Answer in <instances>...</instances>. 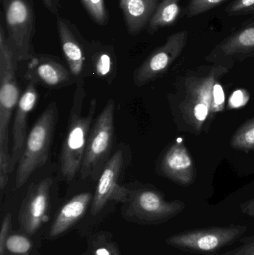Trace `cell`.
<instances>
[{
	"instance_id": "5bb4252c",
	"label": "cell",
	"mask_w": 254,
	"mask_h": 255,
	"mask_svg": "<svg viewBox=\"0 0 254 255\" xmlns=\"http://www.w3.org/2000/svg\"><path fill=\"white\" fill-rule=\"evenodd\" d=\"M72 74L58 58L49 55L35 54L28 61L25 79L35 85L51 88L67 86L72 80Z\"/></svg>"
},
{
	"instance_id": "6da1fadb",
	"label": "cell",
	"mask_w": 254,
	"mask_h": 255,
	"mask_svg": "<svg viewBox=\"0 0 254 255\" xmlns=\"http://www.w3.org/2000/svg\"><path fill=\"white\" fill-rule=\"evenodd\" d=\"M232 64L201 66L186 73L179 86L176 115L183 130L201 134L225 108L221 80Z\"/></svg>"
},
{
	"instance_id": "4dcf8cb0",
	"label": "cell",
	"mask_w": 254,
	"mask_h": 255,
	"mask_svg": "<svg viewBox=\"0 0 254 255\" xmlns=\"http://www.w3.org/2000/svg\"><path fill=\"white\" fill-rule=\"evenodd\" d=\"M240 210L243 214L254 218V198L242 204Z\"/></svg>"
},
{
	"instance_id": "2e32d148",
	"label": "cell",
	"mask_w": 254,
	"mask_h": 255,
	"mask_svg": "<svg viewBox=\"0 0 254 255\" xmlns=\"http://www.w3.org/2000/svg\"><path fill=\"white\" fill-rule=\"evenodd\" d=\"M160 171L164 176L180 186L191 185L196 178L195 162L183 142H175L165 151Z\"/></svg>"
},
{
	"instance_id": "f546056e",
	"label": "cell",
	"mask_w": 254,
	"mask_h": 255,
	"mask_svg": "<svg viewBox=\"0 0 254 255\" xmlns=\"http://www.w3.org/2000/svg\"><path fill=\"white\" fill-rule=\"evenodd\" d=\"M61 0H42L46 8L55 16H59Z\"/></svg>"
},
{
	"instance_id": "9c48e42d",
	"label": "cell",
	"mask_w": 254,
	"mask_h": 255,
	"mask_svg": "<svg viewBox=\"0 0 254 255\" xmlns=\"http://www.w3.org/2000/svg\"><path fill=\"white\" fill-rule=\"evenodd\" d=\"M114 101L109 100L90 129L80 170L83 180L93 175L110 153L114 137Z\"/></svg>"
},
{
	"instance_id": "4316f807",
	"label": "cell",
	"mask_w": 254,
	"mask_h": 255,
	"mask_svg": "<svg viewBox=\"0 0 254 255\" xmlns=\"http://www.w3.org/2000/svg\"><path fill=\"white\" fill-rule=\"evenodd\" d=\"M242 245L234 250L224 253H214L208 255H254V236L242 238L240 240Z\"/></svg>"
},
{
	"instance_id": "8fae6325",
	"label": "cell",
	"mask_w": 254,
	"mask_h": 255,
	"mask_svg": "<svg viewBox=\"0 0 254 255\" xmlns=\"http://www.w3.org/2000/svg\"><path fill=\"white\" fill-rule=\"evenodd\" d=\"M188 38L187 30H182L169 36L166 43L155 49L136 69L134 84L137 87H142L163 76L183 52Z\"/></svg>"
},
{
	"instance_id": "30bf717a",
	"label": "cell",
	"mask_w": 254,
	"mask_h": 255,
	"mask_svg": "<svg viewBox=\"0 0 254 255\" xmlns=\"http://www.w3.org/2000/svg\"><path fill=\"white\" fill-rule=\"evenodd\" d=\"M53 180L46 178L28 187L18 214L19 231L33 237L48 223L50 217L51 190Z\"/></svg>"
},
{
	"instance_id": "83f0119b",
	"label": "cell",
	"mask_w": 254,
	"mask_h": 255,
	"mask_svg": "<svg viewBox=\"0 0 254 255\" xmlns=\"http://www.w3.org/2000/svg\"><path fill=\"white\" fill-rule=\"evenodd\" d=\"M12 232V216L10 213L5 214L1 221L0 230V255H6L5 244Z\"/></svg>"
},
{
	"instance_id": "ba28073f",
	"label": "cell",
	"mask_w": 254,
	"mask_h": 255,
	"mask_svg": "<svg viewBox=\"0 0 254 255\" xmlns=\"http://www.w3.org/2000/svg\"><path fill=\"white\" fill-rule=\"evenodd\" d=\"M247 226L231 224L183 231L169 237L166 244L180 251L198 254H214L243 238Z\"/></svg>"
},
{
	"instance_id": "3957f363",
	"label": "cell",
	"mask_w": 254,
	"mask_h": 255,
	"mask_svg": "<svg viewBox=\"0 0 254 255\" xmlns=\"http://www.w3.org/2000/svg\"><path fill=\"white\" fill-rule=\"evenodd\" d=\"M18 64L7 43L6 31L0 25V178L10 175L9 124L19 103V89L16 79Z\"/></svg>"
},
{
	"instance_id": "7a4b0ae2",
	"label": "cell",
	"mask_w": 254,
	"mask_h": 255,
	"mask_svg": "<svg viewBox=\"0 0 254 255\" xmlns=\"http://www.w3.org/2000/svg\"><path fill=\"white\" fill-rule=\"evenodd\" d=\"M85 98V82L79 79L76 85L59 158L61 175L68 182L73 181L78 172H80L90 126L96 112L97 100L92 99L88 112L86 115H82Z\"/></svg>"
},
{
	"instance_id": "5b68a950",
	"label": "cell",
	"mask_w": 254,
	"mask_h": 255,
	"mask_svg": "<svg viewBox=\"0 0 254 255\" xmlns=\"http://www.w3.org/2000/svg\"><path fill=\"white\" fill-rule=\"evenodd\" d=\"M180 200H166L153 187L131 190L129 200L122 206V217L128 223L140 226H158L177 217L185 209Z\"/></svg>"
},
{
	"instance_id": "d6986e66",
	"label": "cell",
	"mask_w": 254,
	"mask_h": 255,
	"mask_svg": "<svg viewBox=\"0 0 254 255\" xmlns=\"http://www.w3.org/2000/svg\"><path fill=\"white\" fill-rule=\"evenodd\" d=\"M181 0H161L148 24V32L155 34L161 28L172 26L178 20L181 12Z\"/></svg>"
},
{
	"instance_id": "44dd1931",
	"label": "cell",
	"mask_w": 254,
	"mask_h": 255,
	"mask_svg": "<svg viewBox=\"0 0 254 255\" xmlns=\"http://www.w3.org/2000/svg\"><path fill=\"white\" fill-rule=\"evenodd\" d=\"M85 238L86 248L80 255H122L119 244L108 231H93Z\"/></svg>"
},
{
	"instance_id": "277c9868",
	"label": "cell",
	"mask_w": 254,
	"mask_h": 255,
	"mask_svg": "<svg viewBox=\"0 0 254 255\" xmlns=\"http://www.w3.org/2000/svg\"><path fill=\"white\" fill-rule=\"evenodd\" d=\"M58 121V106L56 103H51L28 133L23 153L17 164L16 188L23 186L33 172L47 161Z\"/></svg>"
},
{
	"instance_id": "ac0fdd59",
	"label": "cell",
	"mask_w": 254,
	"mask_h": 255,
	"mask_svg": "<svg viewBox=\"0 0 254 255\" xmlns=\"http://www.w3.org/2000/svg\"><path fill=\"white\" fill-rule=\"evenodd\" d=\"M159 3L160 0H119L130 35H138L147 27Z\"/></svg>"
},
{
	"instance_id": "7402d4cb",
	"label": "cell",
	"mask_w": 254,
	"mask_h": 255,
	"mask_svg": "<svg viewBox=\"0 0 254 255\" xmlns=\"http://www.w3.org/2000/svg\"><path fill=\"white\" fill-rule=\"evenodd\" d=\"M6 255H40L34 249L32 238L24 232H11L5 244Z\"/></svg>"
},
{
	"instance_id": "f1b7e54d",
	"label": "cell",
	"mask_w": 254,
	"mask_h": 255,
	"mask_svg": "<svg viewBox=\"0 0 254 255\" xmlns=\"http://www.w3.org/2000/svg\"><path fill=\"white\" fill-rule=\"evenodd\" d=\"M246 97H246V94H245V93L243 92V91H237V92L233 94L229 103H231L233 109L240 107L243 105H245V103L249 100V98H246Z\"/></svg>"
},
{
	"instance_id": "4fadbf2b",
	"label": "cell",
	"mask_w": 254,
	"mask_h": 255,
	"mask_svg": "<svg viewBox=\"0 0 254 255\" xmlns=\"http://www.w3.org/2000/svg\"><path fill=\"white\" fill-rule=\"evenodd\" d=\"M57 31L63 54L72 76L82 74L86 61L88 43L82 37L78 27L68 19L57 16Z\"/></svg>"
},
{
	"instance_id": "9a60e30c",
	"label": "cell",
	"mask_w": 254,
	"mask_h": 255,
	"mask_svg": "<svg viewBox=\"0 0 254 255\" xmlns=\"http://www.w3.org/2000/svg\"><path fill=\"white\" fill-rule=\"evenodd\" d=\"M35 84L28 82L25 91L21 95L19 103L15 110L12 127V147L10 151V172L11 173L15 166L18 164L25 148L27 136L28 118L31 111L37 104V88Z\"/></svg>"
},
{
	"instance_id": "52a82bcc",
	"label": "cell",
	"mask_w": 254,
	"mask_h": 255,
	"mask_svg": "<svg viewBox=\"0 0 254 255\" xmlns=\"http://www.w3.org/2000/svg\"><path fill=\"white\" fill-rule=\"evenodd\" d=\"M123 153L118 150L107 160L98 181L89 209V218L79 225V232L87 236L93 232L107 205L111 202L126 203L129 200L131 189L118 183L123 166Z\"/></svg>"
},
{
	"instance_id": "ffe728a7",
	"label": "cell",
	"mask_w": 254,
	"mask_h": 255,
	"mask_svg": "<svg viewBox=\"0 0 254 255\" xmlns=\"http://www.w3.org/2000/svg\"><path fill=\"white\" fill-rule=\"evenodd\" d=\"M87 49L91 52V61L95 75L107 78L116 68V57L113 48L99 42L88 43Z\"/></svg>"
},
{
	"instance_id": "7c38bea8",
	"label": "cell",
	"mask_w": 254,
	"mask_h": 255,
	"mask_svg": "<svg viewBox=\"0 0 254 255\" xmlns=\"http://www.w3.org/2000/svg\"><path fill=\"white\" fill-rule=\"evenodd\" d=\"M254 57V20L245 22L218 43L206 57L213 64H232Z\"/></svg>"
},
{
	"instance_id": "d4e9b609",
	"label": "cell",
	"mask_w": 254,
	"mask_h": 255,
	"mask_svg": "<svg viewBox=\"0 0 254 255\" xmlns=\"http://www.w3.org/2000/svg\"><path fill=\"white\" fill-rule=\"evenodd\" d=\"M228 0H190L186 6L185 14L188 18L195 17L222 5Z\"/></svg>"
},
{
	"instance_id": "603a6c76",
	"label": "cell",
	"mask_w": 254,
	"mask_h": 255,
	"mask_svg": "<svg viewBox=\"0 0 254 255\" xmlns=\"http://www.w3.org/2000/svg\"><path fill=\"white\" fill-rule=\"evenodd\" d=\"M230 144L233 148L239 151H254V118L246 121L236 130Z\"/></svg>"
},
{
	"instance_id": "e0dca14e",
	"label": "cell",
	"mask_w": 254,
	"mask_h": 255,
	"mask_svg": "<svg viewBox=\"0 0 254 255\" xmlns=\"http://www.w3.org/2000/svg\"><path fill=\"white\" fill-rule=\"evenodd\" d=\"M93 195L89 192L79 193L66 202L57 213L48 230L46 239L55 241L68 233L85 219Z\"/></svg>"
},
{
	"instance_id": "8992f818",
	"label": "cell",
	"mask_w": 254,
	"mask_h": 255,
	"mask_svg": "<svg viewBox=\"0 0 254 255\" xmlns=\"http://www.w3.org/2000/svg\"><path fill=\"white\" fill-rule=\"evenodd\" d=\"M7 29V43L16 64L35 55L33 38L36 16L32 0H1Z\"/></svg>"
},
{
	"instance_id": "cb8c5ba5",
	"label": "cell",
	"mask_w": 254,
	"mask_h": 255,
	"mask_svg": "<svg viewBox=\"0 0 254 255\" xmlns=\"http://www.w3.org/2000/svg\"><path fill=\"white\" fill-rule=\"evenodd\" d=\"M89 17L97 25L104 26L110 21V13L104 0H80Z\"/></svg>"
},
{
	"instance_id": "484cf974",
	"label": "cell",
	"mask_w": 254,
	"mask_h": 255,
	"mask_svg": "<svg viewBox=\"0 0 254 255\" xmlns=\"http://www.w3.org/2000/svg\"><path fill=\"white\" fill-rule=\"evenodd\" d=\"M225 12L231 16L254 15V0H234L230 3Z\"/></svg>"
}]
</instances>
